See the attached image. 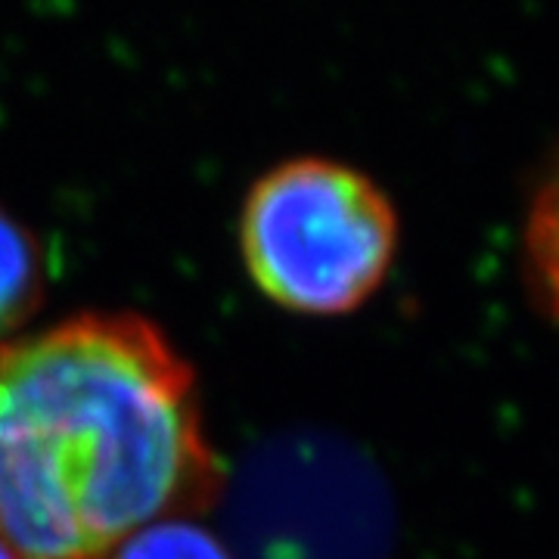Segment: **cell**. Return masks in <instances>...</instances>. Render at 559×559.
<instances>
[{"label":"cell","instance_id":"6da1fadb","mask_svg":"<svg viewBox=\"0 0 559 559\" xmlns=\"http://www.w3.org/2000/svg\"><path fill=\"white\" fill-rule=\"evenodd\" d=\"M221 495L200 389L156 323L81 314L0 348V544L106 559Z\"/></svg>","mask_w":559,"mask_h":559},{"label":"cell","instance_id":"7a4b0ae2","mask_svg":"<svg viewBox=\"0 0 559 559\" xmlns=\"http://www.w3.org/2000/svg\"><path fill=\"white\" fill-rule=\"evenodd\" d=\"M399 252V215L364 171L289 159L264 171L240 212V255L283 311L340 318L373 299Z\"/></svg>","mask_w":559,"mask_h":559},{"label":"cell","instance_id":"3957f363","mask_svg":"<svg viewBox=\"0 0 559 559\" xmlns=\"http://www.w3.org/2000/svg\"><path fill=\"white\" fill-rule=\"evenodd\" d=\"M47 289V267L38 237L0 209V348L20 340Z\"/></svg>","mask_w":559,"mask_h":559},{"label":"cell","instance_id":"277c9868","mask_svg":"<svg viewBox=\"0 0 559 559\" xmlns=\"http://www.w3.org/2000/svg\"><path fill=\"white\" fill-rule=\"evenodd\" d=\"M106 559H237L197 520H162L134 532Z\"/></svg>","mask_w":559,"mask_h":559},{"label":"cell","instance_id":"5b68a950","mask_svg":"<svg viewBox=\"0 0 559 559\" xmlns=\"http://www.w3.org/2000/svg\"><path fill=\"white\" fill-rule=\"evenodd\" d=\"M525 249L540 296L559 318V162L540 183L528 212Z\"/></svg>","mask_w":559,"mask_h":559},{"label":"cell","instance_id":"8992f818","mask_svg":"<svg viewBox=\"0 0 559 559\" xmlns=\"http://www.w3.org/2000/svg\"><path fill=\"white\" fill-rule=\"evenodd\" d=\"M0 559H13V554H10V550H7L3 544H0Z\"/></svg>","mask_w":559,"mask_h":559}]
</instances>
